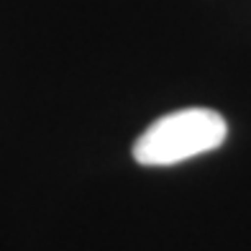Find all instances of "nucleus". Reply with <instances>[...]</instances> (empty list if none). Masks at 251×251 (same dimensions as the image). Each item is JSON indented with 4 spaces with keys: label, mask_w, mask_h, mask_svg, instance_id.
<instances>
[{
    "label": "nucleus",
    "mask_w": 251,
    "mask_h": 251,
    "mask_svg": "<svg viewBox=\"0 0 251 251\" xmlns=\"http://www.w3.org/2000/svg\"><path fill=\"white\" fill-rule=\"evenodd\" d=\"M228 126L210 108H185L154 121L133 144V159L144 167H169L208 154L226 141Z\"/></svg>",
    "instance_id": "obj_1"
}]
</instances>
